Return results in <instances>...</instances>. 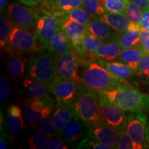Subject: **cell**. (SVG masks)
Segmentation results:
<instances>
[{
	"instance_id": "6da1fadb",
	"label": "cell",
	"mask_w": 149,
	"mask_h": 149,
	"mask_svg": "<svg viewBox=\"0 0 149 149\" xmlns=\"http://www.w3.org/2000/svg\"><path fill=\"white\" fill-rule=\"evenodd\" d=\"M79 74L83 85L97 92L112 90L126 85L125 81L114 77L99 62L81 61Z\"/></svg>"
},
{
	"instance_id": "7a4b0ae2",
	"label": "cell",
	"mask_w": 149,
	"mask_h": 149,
	"mask_svg": "<svg viewBox=\"0 0 149 149\" xmlns=\"http://www.w3.org/2000/svg\"><path fill=\"white\" fill-rule=\"evenodd\" d=\"M112 103L128 112H149V95L124 85L102 92Z\"/></svg>"
},
{
	"instance_id": "3957f363",
	"label": "cell",
	"mask_w": 149,
	"mask_h": 149,
	"mask_svg": "<svg viewBox=\"0 0 149 149\" xmlns=\"http://www.w3.org/2000/svg\"><path fill=\"white\" fill-rule=\"evenodd\" d=\"M76 115L87 127L102 122L98 92L83 85L78 89L72 104Z\"/></svg>"
},
{
	"instance_id": "277c9868",
	"label": "cell",
	"mask_w": 149,
	"mask_h": 149,
	"mask_svg": "<svg viewBox=\"0 0 149 149\" xmlns=\"http://www.w3.org/2000/svg\"><path fill=\"white\" fill-rule=\"evenodd\" d=\"M28 71L33 79L50 84L57 77L55 57L48 51H37L30 61Z\"/></svg>"
},
{
	"instance_id": "5b68a950",
	"label": "cell",
	"mask_w": 149,
	"mask_h": 149,
	"mask_svg": "<svg viewBox=\"0 0 149 149\" xmlns=\"http://www.w3.org/2000/svg\"><path fill=\"white\" fill-rule=\"evenodd\" d=\"M5 48L7 51L19 54L37 52L43 49L34 33L15 24L13 25Z\"/></svg>"
},
{
	"instance_id": "8992f818",
	"label": "cell",
	"mask_w": 149,
	"mask_h": 149,
	"mask_svg": "<svg viewBox=\"0 0 149 149\" xmlns=\"http://www.w3.org/2000/svg\"><path fill=\"white\" fill-rule=\"evenodd\" d=\"M60 30H61V19L58 16L46 10L39 12L33 33L43 49L47 50L50 40Z\"/></svg>"
},
{
	"instance_id": "52a82bcc",
	"label": "cell",
	"mask_w": 149,
	"mask_h": 149,
	"mask_svg": "<svg viewBox=\"0 0 149 149\" xmlns=\"http://www.w3.org/2000/svg\"><path fill=\"white\" fill-rule=\"evenodd\" d=\"M102 120L117 129L125 127L127 115L126 111L110 102L102 92H98Z\"/></svg>"
},
{
	"instance_id": "ba28073f",
	"label": "cell",
	"mask_w": 149,
	"mask_h": 149,
	"mask_svg": "<svg viewBox=\"0 0 149 149\" xmlns=\"http://www.w3.org/2000/svg\"><path fill=\"white\" fill-rule=\"evenodd\" d=\"M80 61L77 56L72 53H66L55 56V66L57 77L70 79L81 83L79 74Z\"/></svg>"
},
{
	"instance_id": "9c48e42d",
	"label": "cell",
	"mask_w": 149,
	"mask_h": 149,
	"mask_svg": "<svg viewBox=\"0 0 149 149\" xmlns=\"http://www.w3.org/2000/svg\"><path fill=\"white\" fill-rule=\"evenodd\" d=\"M79 88V82L76 80L59 77L48 84L49 91L55 95L57 102L68 105L73 104Z\"/></svg>"
},
{
	"instance_id": "30bf717a",
	"label": "cell",
	"mask_w": 149,
	"mask_h": 149,
	"mask_svg": "<svg viewBox=\"0 0 149 149\" xmlns=\"http://www.w3.org/2000/svg\"><path fill=\"white\" fill-rule=\"evenodd\" d=\"M148 117L143 112H131L127 115L125 128L129 135L135 143L146 148V129Z\"/></svg>"
},
{
	"instance_id": "8fae6325",
	"label": "cell",
	"mask_w": 149,
	"mask_h": 149,
	"mask_svg": "<svg viewBox=\"0 0 149 149\" xmlns=\"http://www.w3.org/2000/svg\"><path fill=\"white\" fill-rule=\"evenodd\" d=\"M27 6L17 3H11L7 6L6 9L14 24L31 31L35 29L39 12Z\"/></svg>"
},
{
	"instance_id": "7c38bea8",
	"label": "cell",
	"mask_w": 149,
	"mask_h": 149,
	"mask_svg": "<svg viewBox=\"0 0 149 149\" xmlns=\"http://www.w3.org/2000/svg\"><path fill=\"white\" fill-rule=\"evenodd\" d=\"M87 136L91 139L107 145L110 148H117L118 129L109 125L103 121L88 127Z\"/></svg>"
},
{
	"instance_id": "4fadbf2b",
	"label": "cell",
	"mask_w": 149,
	"mask_h": 149,
	"mask_svg": "<svg viewBox=\"0 0 149 149\" xmlns=\"http://www.w3.org/2000/svg\"><path fill=\"white\" fill-rule=\"evenodd\" d=\"M85 126H86L84 123L75 113L71 120L63 128L60 135L68 144L77 148L80 142L86 137Z\"/></svg>"
},
{
	"instance_id": "5bb4252c",
	"label": "cell",
	"mask_w": 149,
	"mask_h": 149,
	"mask_svg": "<svg viewBox=\"0 0 149 149\" xmlns=\"http://www.w3.org/2000/svg\"><path fill=\"white\" fill-rule=\"evenodd\" d=\"M48 102L53 101L37 97H31L26 100L23 106V115L30 125L35 126L40 124L43 109Z\"/></svg>"
},
{
	"instance_id": "9a60e30c",
	"label": "cell",
	"mask_w": 149,
	"mask_h": 149,
	"mask_svg": "<svg viewBox=\"0 0 149 149\" xmlns=\"http://www.w3.org/2000/svg\"><path fill=\"white\" fill-rule=\"evenodd\" d=\"M75 115L72 104H64L57 102L52 115V119L57 128V131L60 134L63 128Z\"/></svg>"
},
{
	"instance_id": "2e32d148",
	"label": "cell",
	"mask_w": 149,
	"mask_h": 149,
	"mask_svg": "<svg viewBox=\"0 0 149 149\" xmlns=\"http://www.w3.org/2000/svg\"><path fill=\"white\" fill-rule=\"evenodd\" d=\"M97 18L107 23L118 34L126 31L130 23L124 13L106 11Z\"/></svg>"
},
{
	"instance_id": "e0dca14e",
	"label": "cell",
	"mask_w": 149,
	"mask_h": 149,
	"mask_svg": "<svg viewBox=\"0 0 149 149\" xmlns=\"http://www.w3.org/2000/svg\"><path fill=\"white\" fill-rule=\"evenodd\" d=\"M146 55H147L146 51L143 49L140 44H138L133 47L122 50L115 60L128 65L135 72L139 61Z\"/></svg>"
},
{
	"instance_id": "ac0fdd59",
	"label": "cell",
	"mask_w": 149,
	"mask_h": 149,
	"mask_svg": "<svg viewBox=\"0 0 149 149\" xmlns=\"http://www.w3.org/2000/svg\"><path fill=\"white\" fill-rule=\"evenodd\" d=\"M23 88L26 93L31 97L44 99L47 101H53L48 92V84L37 79H25L23 81Z\"/></svg>"
},
{
	"instance_id": "d6986e66",
	"label": "cell",
	"mask_w": 149,
	"mask_h": 149,
	"mask_svg": "<svg viewBox=\"0 0 149 149\" xmlns=\"http://www.w3.org/2000/svg\"><path fill=\"white\" fill-rule=\"evenodd\" d=\"M98 62L114 77L122 81H125L135 74V70L132 69L130 66L120 61L99 59Z\"/></svg>"
},
{
	"instance_id": "ffe728a7",
	"label": "cell",
	"mask_w": 149,
	"mask_h": 149,
	"mask_svg": "<svg viewBox=\"0 0 149 149\" xmlns=\"http://www.w3.org/2000/svg\"><path fill=\"white\" fill-rule=\"evenodd\" d=\"M88 31L102 39L104 42L114 40L118 35L110 26L97 17L92 18L88 26Z\"/></svg>"
},
{
	"instance_id": "44dd1931",
	"label": "cell",
	"mask_w": 149,
	"mask_h": 149,
	"mask_svg": "<svg viewBox=\"0 0 149 149\" xmlns=\"http://www.w3.org/2000/svg\"><path fill=\"white\" fill-rule=\"evenodd\" d=\"M122 51V48L115 38L103 43L94 53H93L91 57H96L98 59L113 61L116 59Z\"/></svg>"
},
{
	"instance_id": "7402d4cb",
	"label": "cell",
	"mask_w": 149,
	"mask_h": 149,
	"mask_svg": "<svg viewBox=\"0 0 149 149\" xmlns=\"http://www.w3.org/2000/svg\"><path fill=\"white\" fill-rule=\"evenodd\" d=\"M72 48L69 39L61 29L50 40L47 50L52 54L57 55L72 52Z\"/></svg>"
},
{
	"instance_id": "603a6c76",
	"label": "cell",
	"mask_w": 149,
	"mask_h": 149,
	"mask_svg": "<svg viewBox=\"0 0 149 149\" xmlns=\"http://www.w3.org/2000/svg\"><path fill=\"white\" fill-rule=\"evenodd\" d=\"M140 29L139 26L130 23L128 29L124 33L117 35L116 40L122 50L129 48L139 44L140 42Z\"/></svg>"
},
{
	"instance_id": "cb8c5ba5",
	"label": "cell",
	"mask_w": 149,
	"mask_h": 149,
	"mask_svg": "<svg viewBox=\"0 0 149 149\" xmlns=\"http://www.w3.org/2000/svg\"><path fill=\"white\" fill-rule=\"evenodd\" d=\"M54 110V105L53 102H48L46 104L42 111V117L40 122V129L42 130L46 134L51 137H57V128L54 124L52 119L51 113Z\"/></svg>"
},
{
	"instance_id": "d4e9b609",
	"label": "cell",
	"mask_w": 149,
	"mask_h": 149,
	"mask_svg": "<svg viewBox=\"0 0 149 149\" xmlns=\"http://www.w3.org/2000/svg\"><path fill=\"white\" fill-rule=\"evenodd\" d=\"M7 125L10 132L13 134L19 133L24 128V122L22 110L16 105H11L7 112Z\"/></svg>"
},
{
	"instance_id": "484cf974",
	"label": "cell",
	"mask_w": 149,
	"mask_h": 149,
	"mask_svg": "<svg viewBox=\"0 0 149 149\" xmlns=\"http://www.w3.org/2000/svg\"><path fill=\"white\" fill-rule=\"evenodd\" d=\"M59 17L61 19V29L64 31L69 40L75 36H84L88 31V29L82 24L64 17Z\"/></svg>"
},
{
	"instance_id": "4316f807",
	"label": "cell",
	"mask_w": 149,
	"mask_h": 149,
	"mask_svg": "<svg viewBox=\"0 0 149 149\" xmlns=\"http://www.w3.org/2000/svg\"><path fill=\"white\" fill-rule=\"evenodd\" d=\"M103 43H104V40L88 31L83 37L82 42H81V51H82L81 59L85 60L86 57H91L93 53H94Z\"/></svg>"
},
{
	"instance_id": "83f0119b",
	"label": "cell",
	"mask_w": 149,
	"mask_h": 149,
	"mask_svg": "<svg viewBox=\"0 0 149 149\" xmlns=\"http://www.w3.org/2000/svg\"><path fill=\"white\" fill-rule=\"evenodd\" d=\"M58 17H64L74 21L77 23H79L85 26L88 29V26L92 19V17L88 13V12L84 7H77L72 10L67 11L64 13H55Z\"/></svg>"
},
{
	"instance_id": "f1b7e54d",
	"label": "cell",
	"mask_w": 149,
	"mask_h": 149,
	"mask_svg": "<svg viewBox=\"0 0 149 149\" xmlns=\"http://www.w3.org/2000/svg\"><path fill=\"white\" fill-rule=\"evenodd\" d=\"M117 148L118 149H141L144 147L139 145L133 140L131 137L124 127L118 130V141Z\"/></svg>"
},
{
	"instance_id": "f546056e",
	"label": "cell",
	"mask_w": 149,
	"mask_h": 149,
	"mask_svg": "<svg viewBox=\"0 0 149 149\" xmlns=\"http://www.w3.org/2000/svg\"><path fill=\"white\" fill-rule=\"evenodd\" d=\"M14 23L10 17L1 16L0 19V46L1 48H5L8 43L10 34L13 27Z\"/></svg>"
},
{
	"instance_id": "4dcf8cb0",
	"label": "cell",
	"mask_w": 149,
	"mask_h": 149,
	"mask_svg": "<svg viewBox=\"0 0 149 149\" xmlns=\"http://www.w3.org/2000/svg\"><path fill=\"white\" fill-rule=\"evenodd\" d=\"M84 0H53L52 7L57 10L55 13H64L77 8L84 7Z\"/></svg>"
},
{
	"instance_id": "1f68e13d",
	"label": "cell",
	"mask_w": 149,
	"mask_h": 149,
	"mask_svg": "<svg viewBox=\"0 0 149 149\" xmlns=\"http://www.w3.org/2000/svg\"><path fill=\"white\" fill-rule=\"evenodd\" d=\"M84 8L93 18L103 15L106 12L104 0H84Z\"/></svg>"
},
{
	"instance_id": "d6a6232c",
	"label": "cell",
	"mask_w": 149,
	"mask_h": 149,
	"mask_svg": "<svg viewBox=\"0 0 149 149\" xmlns=\"http://www.w3.org/2000/svg\"><path fill=\"white\" fill-rule=\"evenodd\" d=\"M50 137L42 130H37L28 139V144L31 149H43L46 148Z\"/></svg>"
},
{
	"instance_id": "836d02e7",
	"label": "cell",
	"mask_w": 149,
	"mask_h": 149,
	"mask_svg": "<svg viewBox=\"0 0 149 149\" xmlns=\"http://www.w3.org/2000/svg\"><path fill=\"white\" fill-rule=\"evenodd\" d=\"M7 68L9 75L13 78H19L25 72V64L24 61L16 57H12L8 59Z\"/></svg>"
},
{
	"instance_id": "e575fe53",
	"label": "cell",
	"mask_w": 149,
	"mask_h": 149,
	"mask_svg": "<svg viewBox=\"0 0 149 149\" xmlns=\"http://www.w3.org/2000/svg\"><path fill=\"white\" fill-rule=\"evenodd\" d=\"M124 13L126 14L130 23L136 24L141 28V18H142L143 10L139 8L137 5L129 1Z\"/></svg>"
},
{
	"instance_id": "d590c367",
	"label": "cell",
	"mask_w": 149,
	"mask_h": 149,
	"mask_svg": "<svg viewBox=\"0 0 149 149\" xmlns=\"http://www.w3.org/2000/svg\"><path fill=\"white\" fill-rule=\"evenodd\" d=\"M104 2L107 11L124 13L129 0H104Z\"/></svg>"
},
{
	"instance_id": "8d00e7d4",
	"label": "cell",
	"mask_w": 149,
	"mask_h": 149,
	"mask_svg": "<svg viewBox=\"0 0 149 149\" xmlns=\"http://www.w3.org/2000/svg\"><path fill=\"white\" fill-rule=\"evenodd\" d=\"M77 148H93V149H111L107 145L100 141L91 139L87 136L78 145Z\"/></svg>"
},
{
	"instance_id": "74e56055",
	"label": "cell",
	"mask_w": 149,
	"mask_h": 149,
	"mask_svg": "<svg viewBox=\"0 0 149 149\" xmlns=\"http://www.w3.org/2000/svg\"><path fill=\"white\" fill-rule=\"evenodd\" d=\"M135 74L140 77L149 78V54H147L139 61Z\"/></svg>"
},
{
	"instance_id": "f35d334b",
	"label": "cell",
	"mask_w": 149,
	"mask_h": 149,
	"mask_svg": "<svg viewBox=\"0 0 149 149\" xmlns=\"http://www.w3.org/2000/svg\"><path fill=\"white\" fill-rule=\"evenodd\" d=\"M10 84L8 79L5 77L0 79V100L3 101L8 97L10 94Z\"/></svg>"
},
{
	"instance_id": "ab89813d",
	"label": "cell",
	"mask_w": 149,
	"mask_h": 149,
	"mask_svg": "<svg viewBox=\"0 0 149 149\" xmlns=\"http://www.w3.org/2000/svg\"><path fill=\"white\" fill-rule=\"evenodd\" d=\"M68 148L64 141L61 139L55 137H51L48 139L46 146V149H67Z\"/></svg>"
},
{
	"instance_id": "60d3db41",
	"label": "cell",
	"mask_w": 149,
	"mask_h": 149,
	"mask_svg": "<svg viewBox=\"0 0 149 149\" xmlns=\"http://www.w3.org/2000/svg\"><path fill=\"white\" fill-rule=\"evenodd\" d=\"M139 44L147 54H149V32L144 28L140 29V42Z\"/></svg>"
},
{
	"instance_id": "b9f144b4",
	"label": "cell",
	"mask_w": 149,
	"mask_h": 149,
	"mask_svg": "<svg viewBox=\"0 0 149 149\" xmlns=\"http://www.w3.org/2000/svg\"><path fill=\"white\" fill-rule=\"evenodd\" d=\"M141 28L149 32V6L143 10L141 18Z\"/></svg>"
},
{
	"instance_id": "7bdbcfd3",
	"label": "cell",
	"mask_w": 149,
	"mask_h": 149,
	"mask_svg": "<svg viewBox=\"0 0 149 149\" xmlns=\"http://www.w3.org/2000/svg\"><path fill=\"white\" fill-rule=\"evenodd\" d=\"M9 146L8 136L4 132H1V136H0V148L6 149Z\"/></svg>"
},
{
	"instance_id": "ee69618b",
	"label": "cell",
	"mask_w": 149,
	"mask_h": 149,
	"mask_svg": "<svg viewBox=\"0 0 149 149\" xmlns=\"http://www.w3.org/2000/svg\"><path fill=\"white\" fill-rule=\"evenodd\" d=\"M129 1L137 5L142 10H144L149 6V0H129Z\"/></svg>"
},
{
	"instance_id": "f6af8a7d",
	"label": "cell",
	"mask_w": 149,
	"mask_h": 149,
	"mask_svg": "<svg viewBox=\"0 0 149 149\" xmlns=\"http://www.w3.org/2000/svg\"><path fill=\"white\" fill-rule=\"evenodd\" d=\"M17 1L28 6H36L40 2V0H17Z\"/></svg>"
},
{
	"instance_id": "bcb514c9",
	"label": "cell",
	"mask_w": 149,
	"mask_h": 149,
	"mask_svg": "<svg viewBox=\"0 0 149 149\" xmlns=\"http://www.w3.org/2000/svg\"><path fill=\"white\" fill-rule=\"evenodd\" d=\"M7 3H8V0H0V10H1V13H2L5 9Z\"/></svg>"
},
{
	"instance_id": "7dc6e473",
	"label": "cell",
	"mask_w": 149,
	"mask_h": 149,
	"mask_svg": "<svg viewBox=\"0 0 149 149\" xmlns=\"http://www.w3.org/2000/svg\"><path fill=\"white\" fill-rule=\"evenodd\" d=\"M146 141L147 145H148V146H149V123H148V126H147V129H146Z\"/></svg>"
}]
</instances>
